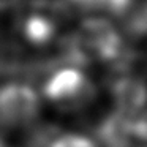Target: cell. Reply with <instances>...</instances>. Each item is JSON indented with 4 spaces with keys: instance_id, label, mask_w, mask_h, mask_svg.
<instances>
[{
    "instance_id": "4",
    "label": "cell",
    "mask_w": 147,
    "mask_h": 147,
    "mask_svg": "<svg viewBox=\"0 0 147 147\" xmlns=\"http://www.w3.org/2000/svg\"><path fill=\"white\" fill-rule=\"evenodd\" d=\"M114 111L136 119L147 105V84L134 73H111L108 81Z\"/></svg>"
},
{
    "instance_id": "2",
    "label": "cell",
    "mask_w": 147,
    "mask_h": 147,
    "mask_svg": "<svg viewBox=\"0 0 147 147\" xmlns=\"http://www.w3.org/2000/svg\"><path fill=\"white\" fill-rule=\"evenodd\" d=\"M43 95L59 109L74 112L89 108L95 101L96 89L79 68L63 67L46 76Z\"/></svg>"
},
{
    "instance_id": "8",
    "label": "cell",
    "mask_w": 147,
    "mask_h": 147,
    "mask_svg": "<svg viewBox=\"0 0 147 147\" xmlns=\"http://www.w3.org/2000/svg\"><path fill=\"white\" fill-rule=\"evenodd\" d=\"M133 134L141 141H147V109L142 111L133 122Z\"/></svg>"
},
{
    "instance_id": "9",
    "label": "cell",
    "mask_w": 147,
    "mask_h": 147,
    "mask_svg": "<svg viewBox=\"0 0 147 147\" xmlns=\"http://www.w3.org/2000/svg\"><path fill=\"white\" fill-rule=\"evenodd\" d=\"M0 147H5V142H3V138L0 136Z\"/></svg>"
},
{
    "instance_id": "6",
    "label": "cell",
    "mask_w": 147,
    "mask_h": 147,
    "mask_svg": "<svg viewBox=\"0 0 147 147\" xmlns=\"http://www.w3.org/2000/svg\"><path fill=\"white\" fill-rule=\"evenodd\" d=\"M125 32L131 38H142L147 35V0L134 2L123 18Z\"/></svg>"
},
{
    "instance_id": "5",
    "label": "cell",
    "mask_w": 147,
    "mask_h": 147,
    "mask_svg": "<svg viewBox=\"0 0 147 147\" xmlns=\"http://www.w3.org/2000/svg\"><path fill=\"white\" fill-rule=\"evenodd\" d=\"M70 10L89 11V13H106L119 19L125 16L136 0H65Z\"/></svg>"
},
{
    "instance_id": "3",
    "label": "cell",
    "mask_w": 147,
    "mask_h": 147,
    "mask_svg": "<svg viewBox=\"0 0 147 147\" xmlns=\"http://www.w3.org/2000/svg\"><path fill=\"white\" fill-rule=\"evenodd\" d=\"M41 101L33 87L10 82L0 87V125L19 128L30 125L38 117Z\"/></svg>"
},
{
    "instance_id": "7",
    "label": "cell",
    "mask_w": 147,
    "mask_h": 147,
    "mask_svg": "<svg viewBox=\"0 0 147 147\" xmlns=\"http://www.w3.org/2000/svg\"><path fill=\"white\" fill-rule=\"evenodd\" d=\"M48 147H96V144L87 136L76 133L55 134Z\"/></svg>"
},
{
    "instance_id": "1",
    "label": "cell",
    "mask_w": 147,
    "mask_h": 147,
    "mask_svg": "<svg viewBox=\"0 0 147 147\" xmlns=\"http://www.w3.org/2000/svg\"><path fill=\"white\" fill-rule=\"evenodd\" d=\"M73 36L89 62L98 60L111 65V68L117 65L130 51L120 32L103 18L84 19L79 29L73 32Z\"/></svg>"
}]
</instances>
